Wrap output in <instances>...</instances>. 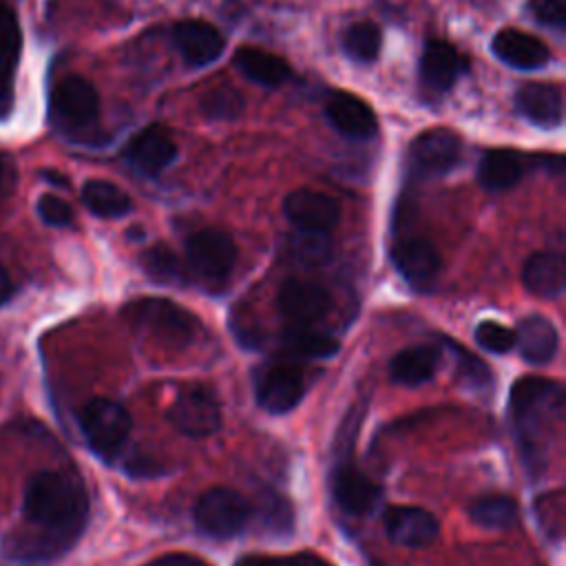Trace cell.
Returning a JSON list of instances; mask_svg holds the SVG:
<instances>
[{
  "instance_id": "obj_36",
  "label": "cell",
  "mask_w": 566,
  "mask_h": 566,
  "mask_svg": "<svg viewBox=\"0 0 566 566\" xmlns=\"http://www.w3.org/2000/svg\"><path fill=\"white\" fill-rule=\"evenodd\" d=\"M475 343L493 354H506L515 347V332L497 321H482L475 327Z\"/></svg>"
},
{
  "instance_id": "obj_26",
  "label": "cell",
  "mask_w": 566,
  "mask_h": 566,
  "mask_svg": "<svg viewBox=\"0 0 566 566\" xmlns=\"http://www.w3.org/2000/svg\"><path fill=\"white\" fill-rule=\"evenodd\" d=\"M239 71L259 86H279L290 77V64L270 51L256 46H241L234 53Z\"/></svg>"
},
{
  "instance_id": "obj_19",
  "label": "cell",
  "mask_w": 566,
  "mask_h": 566,
  "mask_svg": "<svg viewBox=\"0 0 566 566\" xmlns=\"http://www.w3.org/2000/svg\"><path fill=\"white\" fill-rule=\"evenodd\" d=\"M177 155V148L168 133L159 126H148L133 137L126 150L128 164L146 177L159 175Z\"/></svg>"
},
{
  "instance_id": "obj_5",
  "label": "cell",
  "mask_w": 566,
  "mask_h": 566,
  "mask_svg": "<svg viewBox=\"0 0 566 566\" xmlns=\"http://www.w3.org/2000/svg\"><path fill=\"white\" fill-rule=\"evenodd\" d=\"M186 259L190 272L208 290H221L237 263V245L230 234L206 228L186 241Z\"/></svg>"
},
{
  "instance_id": "obj_1",
  "label": "cell",
  "mask_w": 566,
  "mask_h": 566,
  "mask_svg": "<svg viewBox=\"0 0 566 566\" xmlns=\"http://www.w3.org/2000/svg\"><path fill=\"white\" fill-rule=\"evenodd\" d=\"M24 515L42 528V535L64 551L80 537L88 520L84 484L62 471H42L27 484Z\"/></svg>"
},
{
  "instance_id": "obj_18",
  "label": "cell",
  "mask_w": 566,
  "mask_h": 566,
  "mask_svg": "<svg viewBox=\"0 0 566 566\" xmlns=\"http://www.w3.org/2000/svg\"><path fill=\"white\" fill-rule=\"evenodd\" d=\"M329 124L349 139H367L376 133V115L367 102L352 93H334L325 102Z\"/></svg>"
},
{
  "instance_id": "obj_15",
  "label": "cell",
  "mask_w": 566,
  "mask_h": 566,
  "mask_svg": "<svg viewBox=\"0 0 566 566\" xmlns=\"http://www.w3.org/2000/svg\"><path fill=\"white\" fill-rule=\"evenodd\" d=\"M385 533L394 544L424 548L438 539L440 524L433 513L420 506H391L382 517Z\"/></svg>"
},
{
  "instance_id": "obj_22",
  "label": "cell",
  "mask_w": 566,
  "mask_h": 566,
  "mask_svg": "<svg viewBox=\"0 0 566 566\" xmlns=\"http://www.w3.org/2000/svg\"><path fill=\"white\" fill-rule=\"evenodd\" d=\"M464 57L447 42L431 40L420 55V80L433 91H447L464 73Z\"/></svg>"
},
{
  "instance_id": "obj_20",
  "label": "cell",
  "mask_w": 566,
  "mask_h": 566,
  "mask_svg": "<svg viewBox=\"0 0 566 566\" xmlns=\"http://www.w3.org/2000/svg\"><path fill=\"white\" fill-rule=\"evenodd\" d=\"M515 108L522 117L542 128H557L564 119L562 91L544 82L524 84L515 95Z\"/></svg>"
},
{
  "instance_id": "obj_38",
  "label": "cell",
  "mask_w": 566,
  "mask_h": 566,
  "mask_svg": "<svg viewBox=\"0 0 566 566\" xmlns=\"http://www.w3.org/2000/svg\"><path fill=\"white\" fill-rule=\"evenodd\" d=\"M528 11L548 29H566V0H528Z\"/></svg>"
},
{
  "instance_id": "obj_43",
  "label": "cell",
  "mask_w": 566,
  "mask_h": 566,
  "mask_svg": "<svg viewBox=\"0 0 566 566\" xmlns=\"http://www.w3.org/2000/svg\"><path fill=\"white\" fill-rule=\"evenodd\" d=\"M44 177H46V181H51V184H57V186H69V181L62 177V175H57V172H51V170H46L44 172Z\"/></svg>"
},
{
  "instance_id": "obj_4",
  "label": "cell",
  "mask_w": 566,
  "mask_h": 566,
  "mask_svg": "<svg viewBox=\"0 0 566 566\" xmlns=\"http://www.w3.org/2000/svg\"><path fill=\"white\" fill-rule=\"evenodd\" d=\"M197 528L214 539H230L245 531L252 520V504L228 486L208 489L192 509Z\"/></svg>"
},
{
  "instance_id": "obj_29",
  "label": "cell",
  "mask_w": 566,
  "mask_h": 566,
  "mask_svg": "<svg viewBox=\"0 0 566 566\" xmlns=\"http://www.w3.org/2000/svg\"><path fill=\"white\" fill-rule=\"evenodd\" d=\"M142 265L146 274L161 285H186L188 272L179 256L168 245H153L142 254Z\"/></svg>"
},
{
  "instance_id": "obj_2",
  "label": "cell",
  "mask_w": 566,
  "mask_h": 566,
  "mask_svg": "<svg viewBox=\"0 0 566 566\" xmlns=\"http://www.w3.org/2000/svg\"><path fill=\"white\" fill-rule=\"evenodd\" d=\"M564 413V389L559 382L524 376L509 391V416L522 451V460L531 471L544 464V433L553 420Z\"/></svg>"
},
{
  "instance_id": "obj_35",
  "label": "cell",
  "mask_w": 566,
  "mask_h": 566,
  "mask_svg": "<svg viewBox=\"0 0 566 566\" xmlns=\"http://www.w3.org/2000/svg\"><path fill=\"white\" fill-rule=\"evenodd\" d=\"M201 111L208 119H234L243 113V97L239 91L221 86L210 91L203 99H201Z\"/></svg>"
},
{
  "instance_id": "obj_7",
  "label": "cell",
  "mask_w": 566,
  "mask_h": 566,
  "mask_svg": "<svg viewBox=\"0 0 566 566\" xmlns=\"http://www.w3.org/2000/svg\"><path fill=\"white\" fill-rule=\"evenodd\" d=\"M51 115L66 130L93 126L99 115V95L95 86L80 75L60 80L51 93Z\"/></svg>"
},
{
  "instance_id": "obj_9",
  "label": "cell",
  "mask_w": 566,
  "mask_h": 566,
  "mask_svg": "<svg viewBox=\"0 0 566 566\" xmlns=\"http://www.w3.org/2000/svg\"><path fill=\"white\" fill-rule=\"evenodd\" d=\"M170 424L190 438H208L221 427V407L208 387L184 389L168 409Z\"/></svg>"
},
{
  "instance_id": "obj_3",
  "label": "cell",
  "mask_w": 566,
  "mask_h": 566,
  "mask_svg": "<svg viewBox=\"0 0 566 566\" xmlns=\"http://www.w3.org/2000/svg\"><path fill=\"white\" fill-rule=\"evenodd\" d=\"M124 316L164 347H186L199 332V318L168 298H139L124 307Z\"/></svg>"
},
{
  "instance_id": "obj_28",
  "label": "cell",
  "mask_w": 566,
  "mask_h": 566,
  "mask_svg": "<svg viewBox=\"0 0 566 566\" xmlns=\"http://www.w3.org/2000/svg\"><path fill=\"white\" fill-rule=\"evenodd\" d=\"M82 201L95 217L102 219L124 217L133 208L130 197L119 186L104 179H88L82 186Z\"/></svg>"
},
{
  "instance_id": "obj_10",
  "label": "cell",
  "mask_w": 566,
  "mask_h": 566,
  "mask_svg": "<svg viewBox=\"0 0 566 566\" xmlns=\"http://www.w3.org/2000/svg\"><path fill=\"white\" fill-rule=\"evenodd\" d=\"M462 142L449 128H429L420 133L409 146V168L416 177L447 175L460 159Z\"/></svg>"
},
{
  "instance_id": "obj_40",
  "label": "cell",
  "mask_w": 566,
  "mask_h": 566,
  "mask_svg": "<svg viewBox=\"0 0 566 566\" xmlns=\"http://www.w3.org/2000/svg\"><path fill=\"white\" fill-rule=\"evenodd\" d=\"M254 566H332V564L312 553H296L287 557H263Z\"/></svg>"
},
{
  "instance_id": "obj_33",
  "label": "cell",
  "mask_w": 566,
  "mask_h": 566,
  "mask_svg": "<svg viewBox=\"0 0 566 566\" xmlns=\"http://www.w3.org/2000/svg\"><path fill=\"white\" fill-rule=\"evenodd\" d=\"M285 345L305 358H327L338 352V340L334 336L312 327H290L285 334Z\"/></svg>"
},
{
  "instance_id": "obj_30",
  "label": "cell",
  "mask_w": 566,
  "mask_h": 566,
  "mask_svg": "<svg viewBox=\"0 0 566 566\" xmlns=\"http://www.w3.org/2000/svg\"><path fill=\"white\" fill-rule=\"evenodd\" d=\"M256 517L265 533L285 537L294 531V511L292 504L276 491H261L259 504H256Z\"/></svg>"
},
{
  "instance_id": "obj_27",
  "label": "cell",
  "mask_w": 566,
  "mask_h": 566,
  "mask_svg": "<svg viewBox=\"0 0 566 566\" xmlns=\"http://www.w3.org/2000/svg\"><path fill=\"white\" fill-rule=\"evenodd\" d=\"M524 175V157L509 148H495L484 153L480 168H478V181L482 188L491 192L509 190L513 188Z\"/></svg>"
},
{
  "instance_id": "obj_14",
  "label": "cell",
  "mask_w": 566,
  "mask_h": 566,
  "mask_svg": "<svg viewBox=\"0 0 566 566\" xmlns=\"http://www.w3.org/2000/svg\"><path fill=\"white\" fill-rule=\"evenodd\" d=\"M283 212L298 230L325 232V234L340 219L338 201L334 197L312 190V188H301V190L290 192L283 201Z\"/></svg>"
},
{
  "instance_id": "obj_21",
  "label": "cell",
  "mask_w": 566,
  "mask_h": 566,
  "mask_svg": "<svg viewBox=\"0 0 566 566\" xmlns=\"http://www.w3.org/2000/svg\"><path fill=\"white\" fill-rule=\"evenodd\" d=\"M515 347L520 349V356L526 363H531V365H546L557 354L559 336H557L555 325L546 316L531 314V316H524L517 323Z\"/></svg>"
},
{
  "instance_id": "obj_11",
  "label": "cell",
  "mask_w": 566,
  "mask_h": 566,
  "mask_svg": "<svg viewBox=\"0 0 566 566\" xmlns=\"http://www.w3.org/2000/svg\"><path fill=\"white\" fill-rule=\"evenodd\" d=\"M332 298L325 287L303 279H287L276 292V310L290 327H310L327 316Z\"/></svg>"
},
{
  "instance_id": "obj_42",
  "label": "cell",
  "mask_w": 566,
  "mask_h": 566,
  "mask_svg": "<svg viewBox=\"0 0 566 566\" xmlns=\"http://www.w3.org/2000/svg\"><path fill=\"white\" fill-rule=\"evenodd\" d=\"M11 290H13V285H11V276H9V272L0 265V305H2L4 301H9Z\"/></svg>"
},
{
  "instance_id": "obj_39",
  "label": "cell",
  "mask_w": 566,
  "mask_h": 566,
  "mask_svg": "<svg viewBox=\"0 0 566 566\" xmlns=\"http://www.w3.org/2000/svg\"><path fill=\"white\" fill-rule=\"evenodd\" d=\"M38 214H40V219L44 223L55 226V228L71 226V221H73L71 206L62 197H57V195H42L38 199Z\"/></svg>"
},
{
  "instance_id": "obj_17",
  "label": "cell",
  "mask_w": 566,
  "mask_h": 566,
  "mask_svg": "<svg viewBox=\"0 0 566 566\" xmlns=\"http://www.w3.org/2000/svg\"><path fill=\"white\" fill-rule=\"evenodd\" d=\"M491 49L497 60H502L506 66L520 69V71H533L544 66L551 60L548 46L520 29H502L495 33Z\"/></svg>"
},
{
  "instance_id": "obj_13",
  "label": "cell",
  "mask_w": 566,
  "mask_h": 566,
  "mask_svg": "<svg viewBox=\"0 0 566 566\" xmlns=\"http://www.w3.org/2000/svg\"><path fill=\"white\" fill-rule=\"evenodd\" d=\"M394 268L416 290L429 292L440 272V254L427 239H402L391 248Z\"/></svg>"
},
{
  "instance_id": "obj_25",
  "label": "cell",
  "mask_w": 566,
  "mask_h": 566,
  "mask_svg": "<svg viewBox=\"0 0 566 566\" xmlns=\"http://www.w3.org/2000/svg\"><path fill=\"white\" fill-rule=\"evenodd\" d=\"M440 363L436 345H413L389 360V378L405 387H418L433 378Z\"/></svg>"
},
{
  "instance_id": "obj_16",
  "label": "cell",
  "mask_w": 566,
  "mask_h": 566,
  "mask_svg": "<svg viewBox=\"0 0 566 566\" xmlns=\"http://www.w3.org/2000/svg\"><path fill=\"white\" fill-rule=\"evenodd\" d=\"M172 42L190 66H206L223 53V35L203 20H181L172 27Z\"/></svg>"
},
{
  "instance_id": "obj_31",
  "label": "cell",
  "mask_w": 566,
  "mask_h": 566,
  "mask_svg": "<svg viewBox=\"0 0 566 566\" xmlns=\"http://www.w3.org/2000/svg\"><path fill=\"white\" fill-rule=\"evenodd\" d=\"M471 520L484 528H509L517 522V502L509 495H482L473 500Z\"/></svg>"
},
{
  "instance_id": "obj_23",
  "label": "cell",
  "mask_w": 566,
  "mask_h": 566,
  "mask_svg": "<svg viewBox=\"0 0 566 566\" xmlns=\"http://www.w3.org/2000/svg\"><path fill=\"white\" fill-rule=\"evenodd\" d=\"M524 287L542 298H557L564 292L566 268L557 252H535L526 259L522 270Z\"/></svg>"
},
{
  "instance_id": "obj_12",
  "label": "cell",
  "mask_w": 566,
  "mask_h": 566,
  "mask_svg": "<svg viewBox=\"0 0 566 566\" xmlns=\"http://www.w3.org/2000/svg\"><path fill=\"white\" fill-rule=\"evenodd\" d=\"M332 497L349 515H367L380 500V486L365 475L349 458H340L329 475Z\"/></svg>"
},
{
  "instance_id": "obj_41",
  "label": "cell",
  "mask_w": 566,
  "mask_h": 566,
  "mask_svg": "<svg viewBox=\"0 0 566 566\" xmlns=\"http://www.w3.org/2000/svg\"><path fill=\"white\" fill-rule=\"evenodd\" d=\"M148 566H210L203 559L195 557V555H186V553H175V555H164L155 562H150Z\"/></svg>"
},
{
  "instance_id": "obj_8",
  "label": "cell",
  "mask_w": 566,
  "mask_h": 566,
  "mask_svg": "<svg viewBox=\"0 0 566 566\" xmlns=\"http://www.w3.org/2000/svg\"><path fill=\"white\" fill-rule=\"evenodd\" d=\"M305 394L303 374L290 363H265L254 371V396L270 413L292 411Z\"/></svg>"
},
{
  "instance_id": "obj_6",
  "label": "cell",
  "mask_w": 566,
  "mask_h": 566,
  "mask_svg": "<svg viewBox=\"0 0 566 566\" xmlns=\"http://www.w3.org/2000/svg\"><path fill=\"white\" fill-rule=\"evenodd\" d=\"M80 427L91 449L104 460H113L124 447L133 420L119 402L111 398H93L80 413Z\"/></svg>"
},
{
  "instance_id": "obj_37",
  "label": "cell",
  "mask_w": 566,
  "mask_h": 566,
  "mask_svg": "<svg viewBox=\"0 0 566 566\" xmlns=\"http://www.w3.org/2000/svg\"><path fill=\"white\" fill-rule=\"evenodd\" d=\"M292 252L298 261L318 263L329 252V241L325 232H307L298 230V234L292 239Z\"/></svg>"
},
{
  "instance_id": "obj_44",
  "label": "cell",
  "mask_w": 566,
  "mask_h": 566,
  "mask_svg": "<svg viewBox=\"0 0 566 566\" xmlns=\"http://www.w3.org/2000/svg\"><path fill=\"white\" fill-rule=\"evenodd\" d=\"M0 175H2V159H0Z\"/></svg>"
},
{
  "instance_id": "obj_34",
  "label": "cell",
  "mask_w": 566,
  "mask_h": 566,
  "mask_svg": "<svg viewBox=\"0 0 566 566\" xmlns=\"http://www.w3.org/2000/svg\"><path fill=\"white\" fill-rule=\"evenodd\" d=\"M447 343H449V349H451L453 356H455L458 378H460L467 387H471V389H484V387H489L491 380H493V374H491L489 365H486L482 358H478L475 354H471L469 349L460 347L458 343H453V340H447Z\"/></svg>"
},
{
  "instance_id": "obj_32",
  "label": "cell",
  "mask_w": 566,
  "mask_h": 566,
  "mask_svg": "<svg viewBox=\"0 0 566 566\" xmlns=\"http://www.w3.org/2000/svg\"><path fill=\"white\" fill-rule=\"evenodd\" d=\"M382 35L374 22H356L343 35L345 53L356 62H374L380 53Z\"/></svg>"
},
{
  "instance_id": "obj_24",
  "label": "cell",
  "mask_w": 566,
  "mask_h": 566,
  "mask_svg": "<svg viewBox=\"0 0 566 566\" xmlns=\"http://www.w3.org/2000/svg\"><path fill=\"white\" fill-rule=\"evenodd\" d=\"M20 55V27L15 13L0 7V119L11 113L13 104V69Z\"/></svg>"
}]
</instances>
